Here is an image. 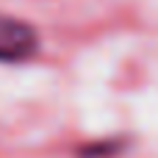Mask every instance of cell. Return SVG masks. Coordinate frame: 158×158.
<instances>
[{
    "mask_svg": "<svg viewBox=\"0 0 158 158\" xmlns=\"http://www.w3.org/2000/svg\"><path fill=\"white\" fill-rule=\"evenodd\" d=\"M39 53V33L31 22L0 14V64H22Z\"/></svg>",
    "mask_w": 158,
    "mask_h": 158,
    "instance_id": "1",
    "label": "cell"
},
{
    "mask_svg": "<svg viewBox=\"0 0 158 158\" xmlns=\"http://www.w3.org/2000/svg\"><path fill=\"white\" fill-rule=\"evenodd\" d=\"M114 153H117V144H108V142H106V144H92V147H83V150H81V158H106V156H114Z\"/></svg>",
    "mask_w": 158,
    "mask_h": 158,
    "instance_id": "2",
    "label": "cell"
}]
</instances>
